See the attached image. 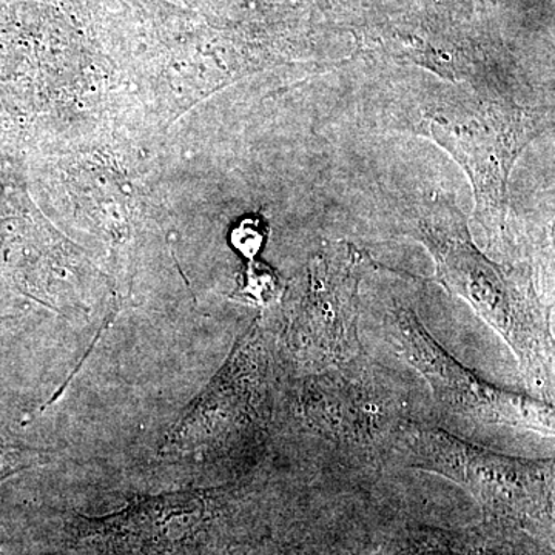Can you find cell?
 I'll use <instances>...</instances> for the list:
<instances>
[{"mask_svg": "<svg viewBox=\"0 0 555 555\" xmlns=\"http://www.w3.org/2000/svg\"><path fill=\"white\" fill-rule=\"evenodd\" d=\"M415 236L437 264V280L449 294L465 299L477 315L514 350L521 366L537 372L545 358L534 306L509 270L485 257L470 240L465 215L438 196L418 218Z\"/></svg>", "mask_w": 555, "mask_h": 555, "instance_id": "obj_1", "label": "cell"}, {"mask_svg": "<svg viewBox=\"0 0 555 555\" xmlns=\"http://www.w3.org/2000/svg\"><path fill=\"white\" fill-rule=\"evenodd\" d=\"M427 133L469 178L476 215L499 233L509 208V178L524 150L546 129V116L513 102L477 101L427 113Z\"/></svg>", "mask_w": 555, "mask_h": 555, "instance_id": "obj_2", "label": "cell"}, {"mask_svg": "<svg viewBox=\"0 0 555 555\" xmlns=\"http://www.w3.org/2000/svg\"><path fill=\"white\" fill-rule=\"evenodd\" d=\"M222 495L171 492L138 496L105 516H75L65 551L72 555H203L224 516Z\"/></svg>", "mask_w": 555, "mask_h": 555, "instance_id": "obj_3", "label": "cell"}, {"mask_svg": "<svg viewBox=\"0 0 555 555\" xmlns=\"http://www.w3.org/2000/svg\"><path fill=\"white\" fill-rule=\"evenodd\" d=\"M389 334L398 353L433 387L452 414L485 425L553 434L554 409L535 398L486 383L449 356L411 308L390 312Z\"/></svg>", "mask_w": 555, "mask_h": 555, "instance_id": "obj_4", "label": "cell"}, {"mask_svg": "<svg viewBox=\"0 0 555 555\" xmlns=\"http://www.w3.org/2000/svg\"><path fill=\"white\" fill-rule=\"evenodd\" d=\"M414 466L451 478L480 502L524 513L553 494V462H528L474 447L440 429L412 434Z\"/></svg>", "mask_w": 555, "mask_h": 555, "instance_id": "obj_5", "label": "cell"}, {"mask_svg": "<svg viewBox=\"0 0 555 555\" xmlns=\"http://www.w3.org/2000/svg\"><path fill=\"white\" fill-rule=\"evenodd\" d=\"M367 261L350 244H331L313 259L295 337L315 360L339 361L358 345V284Z\"/></svg>", "mask_w": 555, "mask_h": 555, "instance_id": "obj_6", "label": "cell"}, {"mask_svg": "<svg viewBox=\"0 0 555 555\" xmlns=\"http://www.w3.org/2000/svg\"><path fill=\"white\" fill-rule=\"evenodd\" d=\"M281 291L280 276L262 262L250 261L247 266L243 286L236 292L241 299L255 302V305H268L278 297Z\"/></svg>", "mask_w": 555, "mask_h": 555, "instance_id": "obj_7", "label": "cell"}, {"mask_svg": "<svg viewBox=\"0 0 555 555\" xmlns=\"http://www.w3.org/2000/svg\"><path fill=\"white\" fill-rule=\"evenodd\" d=\"M266 238H268V230H266L264 219L247 217L241 219L233 228L230 243L240 255L248 261H254L264 246Z\"/></svg>", "mask_w": 555, "mask_h": 555, "instance_id": "obj_8", "label": "cell"}, {"mask_svg": "<svg viewBox=\"0 0 555 555\" xmlns=\"http://www.w3.org/2000/svg\"><path fill=\"white\" fill-rule=\"evenodd\" d=\"M33 456H27V454H22V452L17 451H0V480L13 474L16 467L27 465Z\"/></svg>", "mask_w": 555, "mask_h": 555, "instance_id": "obj_9", "label": "cell"}, {"mask_svg": "<svg viewBox=\"0 0 555 555\" xmlns=\"http://www.w3.org/2000/svg\"><path fill=\"white\" fill-rule=\"evenodd\" d=\"M0 555H5V554H3L2 551H0Z\"/></svg>", "mask_w": 555, "mask_h": 555, "instance_id": "obj_10", "label": "cell"}]
</instances>
